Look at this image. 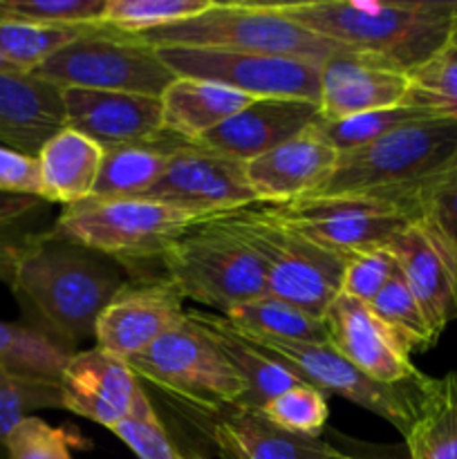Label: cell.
I'll return each instance as SVG.
<instances>
[{
	"instance_id": "17",
	"label": "cell",
	"mask_w": 457,
	"mask_h": 459,
	"mask_svg": "<svg viewBox=\"0 0 457 459\" xmlns=\"http://www.w3.org/2000/svg\"><path fill=\"white\" fill-rule=\"evenodd\" d=\"M341 152L318 124L246 161V179L258 204L282 206L314 195L334 173Z\"/></svg>"
},
{
	"instance_id": "27",
	"label": "cell",
	"mask_w": 457,
	"mask_h": 459,
	"mask_svg": "<svg viewBox=\"0 0 457 459\" xmlns=\"http://www.w3.org/2000/svg\"><path fill=\"white\" fill-rule=\"evenodd\" d=\"M186 143V139H179L164 130L152 142L108 148L103 152L92 200H137V197H143L168 169L173 152Z\"/></svg>"
},
{
	"instance_id": "7",
	"label": "cell",
	"mask_w": 457,
	"mask_h": 459,
	"mask_svg": "<svg viewBox=\"0 0 457 459\" xmlns=\"http://www.w3.org/2000/svg\"><path fill=\"white\" fill-rule=\"evenodd\" d=\"M161 276L184 300L220 316L267 294V269L246 242L218 222V215L188 229L160 260Z\"/></svg>"
},
{
	"instance_id": "31",
	"label": "cell",
	"mask_w": 457,
	"mask_h": 459,
	"mask_svg": "<svg viewBox=\"0 0 457 459\" xmlns=\"http://www.w3.org/2000/svg\"><path fill=\"white\" fill-rule=\"evenodd\" d=\"M49 202L36 195L0 193V281L12 285L21 255L52 231Z\"/></svg>"
},
{
	"instance_id": "38",
	"label": "cell",
	"mask_w": 457,
	"mask_h": 459,
	"mask_svg": "<svg viewBox=\"0 0 457 459\" xmlns=\"http://www.w3.org/2000/svg\"><path fill=\"white\" fill-rule=\"evenodd\" d=\"M108 0H0V22L101 25Z\"/></svg>"
},
{
	"instance_id": "39",
	"label": "cell",
	"mask_w": 457,
	"mask_h": 459,
	"mask_svg": "<svg viewBox=\"0 0 457 459\" xmlns=\"http://www.w3.org/2000/svg\"><path fill=\"white\" fill-rule=\"evenodd\" d=\"M112 433L139 459H186L168 439L151 399L139 388L130 412L112 429Z\"/></svg>"
},
{
	"instance_id": "37",
	"label": "cell",
	"mask_w": 457,
	"mask_h": 459,
	"mask_svg": "<svg viewBox=\"0 0 457 459\" xmlns=\"http://www.w3.org/2000/svg\"><path fill=\"white\" fill-rule=\"evenodd\" d=\"M260 412H263L272 424L287 430V433L316 439H321L325 421L327 417H330L325 394L307 384H298L294 385V388L282 390L280 394L269 399V402L260 408Z\"/></svg>"
},
{
	"instance_id": "11",
	"label": "cell",
	"mask_w": 457,
	"mask_h": 459,
	"mask_svg": "<svg viewBox=\"0 0 457 459\" xmlns=\"http://www.w3.org/2000/svg\"><path fill=\"white\" fill-rule=\"evenodd\" d=\"M160 61L182 79L209 81L255 99H321L323 65L276 54L204 48H155Z\"/></svg>"
},
{
	"instance_id": "26",
	"label": "cell",
	"mask_w": 457,
	"mask_h": 459,
	"mask_svg": "<svg viewBox=\"0 0 457 459\" xmlns=\"http://www.w3.org/2000/svg\"><path fill=\"white\" fill-rule=\"evenodd\" d=\"M186 316L188 321L200 325L202 330H206L213 336L215 343L222 348L231 366L242 377L246 385V394L242 397L240 406L260 411L269 399L280 394L282 390L303 384L287 368H282L280 363L272 361L267 354L260 352L240 330H236L220 314L204 312V309H191V312H186Z\"/></svg>"
},
{
	"instance_id": "34",
	"label": "cell",
	"mask_w": 457,
	"mask_h": 459,
	"mask_svg": "<svg viewBox=\"0 0 457 459\" xmlns=\"http://www.w3.org/2000/svg\"><path fill=\"white\" fill-rule=\"evenodd\" d=\"M213 3L215 0H108L99 22L112 31L134 36L200 16L213 7Z\"/></svg>"
},
{
	"instance_id": "35",
	"label": "cell",
	"mask_w": 457,
	"mask_h": 459,
	"mask_svg": "<svg viewBox=\"0 0 457 459\" xmlns=\"http://www.w3.org/2000/svg\"><path fill=\"white\" fill-rule=\"evenodd\" d=\"M370 307L375 309L376 316L403 341L410 352L415 350H428L430 345L437 343L439 336L430 327L419 300L410 291L408 282L403 281L401 273H394L388 285L376 294Z\"/></svg>"
},
{
	"instance_id": "8",
	"label": "cell",
	"mask_w": 457,
	"mask_h": 459,
	"mask_svg": "<svg viewBox=\"0 0 457 459\" xmlns=\"http://www.w3.org/2000/svg\"><path fill=\"white\" fill-rule=\"evenodd\" d=\"M246 339L272 361L287 368L298 381L321 390L325 397L336 394L375 412L401 435L412 429L435 384L433 377L426 375L408 384H379L358 370L352 361H348L332 343H291V341L254 339V336Z\"/></svg>"
},
{
	"instance_id": "29",
	"label": "cell",
	"mask_w": 457,
	"mask_h": 459,
	"mask_svg": "<svg viewBox=\"0 0 457 459\" xmlns=\"http://www.w3.org/2000/svg\"><path fill=\"white\" fill-rule=\"evenodd\" d=\"M403 439L410 459H457V372L435 379Z\"/></svg>"
},
{
	"instance_id": "1",
	"label": "cell",
	"mask_w": 457,
	"mask_h": 459,
	"mask_svg": "<svg viewBox=\"0 0 457 459\" xmlns=\"http://www.w3.org/2000/svg\"><path fill=\"white\" fill-rule=\"evenodd\" d=\"M130 281L116 260L45 233L21 255L9 287L40 323L39 332L72 352L76 341L94 336Z\"/></svg>"
},
{
	"instance_id": "30",
	"label": "cell",
	"mask_w": 457,
	"mask_h": 459,
	"mask_svg": "<svg viewBox=\"0 0 457 459\" xmlns=\"http://www.w3.org/2000/svg\"><path fill=\"white\" fill-rule=\"evenodd\" d=\"M70 354L36 327L0 321V368L12 375L58 384Z\"/></svg>"
},
{
	"instance_id": "9",
	"label": "cell",
	"mask_w": 457,
	"mask_h": 459,
	"mask_svg": "<svg viewBox=\"0 0 457 459\" xmlns=\"http://www.w3.org/2000/svg\"><path fill=\"white\" fill-rule=\"evenodd\" d=\"M137 379L148 381L193 412H218L236 406L246 385L213 336L186 321L143 352L128 359Z\"/></svg>"
},
{
	"instance_id": "10",
	"label": "cell",
	"mask_w": 457,
	"mask_h": 459,
	"mask_svg": "<svg viewBox=\"0 0 457 459\" xmlns=\"http://www.w3.org/2000/svg\"><path fill=\"white\" fill-rule=\"evenodd\" d=\"M56 88L103 90L161 97L175 74L152 48L133 43L108 27L81 36L34 70Z\"/></svg>"
},
{
	"instance_id": "3",
	"label": "cell",
	"mask_w": 457,
	"mask_h": 459,
	"mask_svg": "<svg viewBox=\"0 0 457 459\" xmlns=\"http://www.w3.org/2000/svg\"><path fill=\"white\" fill-rule=\"evenodd\" d=\"M457 160V121L419 119L339 157L332 178L305 200L357 197L421 213V197Z\"/></svg>"
},
{
	"instance_id": "12",
	"label": "cell",
	"mask_w": 457,
	"mask_h": 459,
	"mask_svg": "<svg viewBox=\"0 0 457 459\" xmlns=\"http://www.w3.org/2000/svg\"><path fill=\"white\" fill-rule=\"evenodd\" d=\"M269 211L309 242L339 255L390 247L399 231L421 215L401 206L357 197L298 200L269 206Z\"/></svg>"
},
{
	"instance_id": "22",
	"label": "cell",
	"mask_w": 457,
	"mask_h": 459,
	"mask_svg": "<svg viewBox=\"0 0 457 459\" xmlns=\"http://www.w3.org/2000/svg\"><path fill=\"white\" fill-rule=\"evenodd\" d=\"M321 119L318 103L303 99H258L197 143L240 161H251Z\"/></svg>"
},
{
	"instance_id": "32",
	"label": "cell",
	"mask_w": 457,
	"mask_h": 459,
	"mask_svg": "<svg viewBox=\"0 0 457 459\" xmlns=\"http://www.w3.org/2000/svg\"><path fill=\"white\" fill-rule=\"evenodd\" d=\"M101 25H27L0 22V54L21 72H34L47 58Z\"/></svg>"
},
{
	"instance_id": "13",
	"label": "cell",
	"mask_w": 457,
	"mask_h": 459,
	"mask_svg": "<svg viewBox=\"0 0 457 459\" xmlns=\"http://www.w3.org/2000/svg\"><path fill=\"white\" fill-rule=\"evenodd\" d=\"M143 197L204 220L258 204L245 161L197 142L173 152L168 169Z\"/></svg>"
},
{
	"instance_id": "40",
	"label": "cell",
	"mask_w": 457,
	"mask_h": 459,
	"mask_svg": "<svg viewBox=\"0 0 457 459\" xmlns=\"http://www.w3.org/2000/svg\"><path fill=\"white\" fill-rule=\"evenodd\" d=\"M83 444L88 442L74 429H54L34 415L18 421L3 439L9 459H72V448Z\"/></svg>"
},
{
	"instance_id": "41",
	"label": "cell",
	"mask_w": 457,
	"mask_h": 459,
	"mask_svg": "<svg viewBox=\"0 0 457 459\" xmlns=\"http://www.w3.org/2000/svg\"><path fill=\"white\" fill-rule=\"evenodd\" d=\"M43 408H63L58 384L27 379L0 368V444L18 421Z\"/></svg>"
},
{
	"instance_id": "20",
	"label": "cell",
	"mask_w": 457,
	"mask_h": 459,
	"mask_svg": "<svg viewBox=\"0 0 457 459\" xmlns=\"http://www.w3.org/2000/svg\"><path fill=\"white\" fill-rule=\"evenodd\" d=\"M408 74L392 63L361 52L339 54L323 65L318 110L323 121L403 106Z\"/></svg>"
},
{
	"instance_id": "6",
	"label": "cell",
	"mask_w": 457,
	"mask_h": 459,
	"mask_svg": "<svg viewBox=\"0 0 457 459\" xmlns=\"http://www.w3.org/2000/svg\"><path fill=\"white\" fill-rule=\"evenodd\" d=\"M227 231L251 247L267 269V294L323 318L339 296L345 255L314 245L282 224L269 206L218 215Z\"/></svg>"
},
{
	"instance_id": "42",
	"label": "cell",
	"mask_w": 457,
	"mask_h": 459,
	"mask_svg": "<svg viewBox=\"0 0 457 459\" xmlns=\"http://www.w3.org/2000/svg\"><path fill=\"white\" fill-rule=\"evenodd\" d=\"M397 272V260H394L390 247L349 254L345 255V272L343 282H341V291L370 305Z\"/></svg>"
},
{
	"instance_id": "24",
	"label": "cell",
	"mask_w": 457,
	"mask_h": 459,
	"mask_svg": "<svg viewBox=\"0 0 457 459\" xmlns=\"http://www.w3.org/2000/svg\"><path fill=\"white\" fill-rule=\"evenodd\" d=\"M103 148L72 128L54 134L36 155L40 197L49 204L72 206L92 197Z\"/></svg>"
},
{
	"instance_id": "25",
	"label": "cell",
	"mask_w": 457,
	"mask_h": 459,
	"mask_svg": "<svg viewBox=\"0 0 457 459\" xmlns=\"http://www.w3.org/2000/svg\"><path fill=\"white\" fill-rule=\"evenodd\" d=\"M160 99L164 130L186 142H200L206 133L258 101L224 85L182 76H175Z\"/></svg>"
},
{
	"instance_id": "36",
	"label": "cell",
	"mask_w": 457,
	"mask_h": 459,
	"mask_svg": "<svg viewBox=\"0 0 457 459\" xmlns=\"http://www.w3.org/2000/svg\"><path fill=\"white\" fill-rule=\"evenodd\" d=\"M419 119H430V117L426 112L415 110V108L397 106L385 108V110L363 112V115L348 117V119L341 121L318 119L316 124L321 133L327 137V142L343 155V152H352L358 151V148L370 146V143L379 142V139H384L392 130Z\"/></svg>"
},
{
	"instance_id": "16",
	"label": "cell",
	"mask_w": 457,
	"mask_h": 459,
	"mask_svg": "<svg viewBox=\"0 0 457 459\" xmlns=\"http://www.w3.org/2000/svg\"><path fill=\"white\" fill-rule=\"evenodd\" d=\"M323 321L330 343L379 384L397 385L424 377L412 363L410 350L363 300L339 291Z\"/></svg>"
},
{
	"instance_id": "2",
	"label": "cell",
	"mask_w": 457,
	"mask_h": 459,
	"mask_svg": "<svg viewBox=\"0 0 457 459\" xmlns=\"http://www.w3.org/2000/svg\"><path fill=\"white\" fill-rule=\"evenodd\" d=\"M327 40L379 56L408 74L448 48L457 25V0H314L267 3Z\"/></svg>"
},
{
	"instance_id": "15",
	"label": "cell",
	"mask_w": 457,
	"mask_h": 459,
	"mask_svg": "<svg viewBox=\"0 0 457 459\" xmlns=\"http://www.w3.org/2000/svg\"><path fill=\"white\" fill-rule=\"evenodd\" d=\"M184 299L164 276L130 281L101 314L94 330L97 345L128 361L155 341L186 325Z\"/></svg>"
},
{
	"instance_id": "14",
	"label": "cell",
	"mask_w": 457,
	"mask_h": 459,
	"mask_svg": "<svg viewBox=\"0 0 457 459\" xmlns=\"http://www.w3.org/2000/svg\"><path fill=\"white\" fill-rule=\"evenodd\" d=\"M399 273L419 300L435 334L457 318V249L424 213L390 242Z\"/></svg>"
},
{
	"instance_id": "23",
	"label": "cell",
	"mask_w": 457,
	"mask_h": 459,
	"mask_svg": "<svg viewBox=\"0 0 457 459\" xmlns=\"http://www.w3.org/2000/svg\"><path fill=\"white\" fill-rule=\"evenodd\" d=\"M209 417V435L220 459H325L330 444L316 437L287 433L255 408L236 406Z\"/></svg>"
},
{
	"instance_id": "21",
	"label": "cell",
	"mask_w": 457,
	"mask_h": 459,
	"mask_svg": "<svg viewBox=\"0 0 457 459\" xmlns=\"http://www.w3.org/2000/svg\"><path fill=\"white\" fill-rule=\"evenodd\" d=\"M65 126L61 88L34 72H0V146L36 157Z\"/></svg>"
},
{
	"instance_id": "47",
	"label": "cell",
	"mask_w": 457,
	"mask_h": 459,
	"mask_svg": "<svg viewBox=\"0 0 457 459\" xmlns=\"http://www.w3.org/2000/svg\"><path fill=\"white\" fill-rule=\"evenodd\" d=\"M448 45H453V48H457V25H455V30H453V36H451V43Z\"/></svg>"
},
{
	"instance_id": "48",
	"label": "cell",
	"mask_w": 457,
	"mask_h": 459,
	"mask_svg": "<svg viewBox=\"0 0 457 459\" xmlns=\"http://www.w3.org/2000/svg\"><path fill=\"white\" fill-rule=\"evenodd\" d=\"M188 459V457H186ZM193 459H200V457H193Z\"/></svg>"
},
{
	"instance_id": "44",
	"label": "cell",
	"mask_w": 457,
	"mask_h": 459,
	"mask_svg": "<svg viewBox=\"0 0 457 459\" xmlns=\"http://www.w3.org/2000/svg\"><path fill=\"white\" fill-rule=\"evenodd\" d=\"M0 193L40 197L39 161L12 148L0 146Z\"/></svg>"
},
{
	"instance_id": "19",
	"label": "cell",
	"mask_w": 457,
	"mask_h": 459,
	"mask_svg": "<svg viewBox=\"0 0 457 459\" xmlns=\"http://www.w3.org/2000/svg\"><path fill=\"white\" fill-rule=\"evenodd\" d=\"M63 101L67 128L85 134L103 151L152 142L164 133L160 97L67 88Z\"/></svg>"
},
{
	"instance_id": "5",
	"label": "cell",
	"mask_w": 457,
	"mask_h": 459,
	"mask_svg": "<svg viewBox=\"0 0 457 459\" xmlns=\"http://www.w3.org/2000/svg\"><path fill=\"white\" fill-rule=\"evenodd\" d=\"M204 218L146 200H85L65 206L54 220L52 236L99 251L139 276V264L160 263L161 255Z\"/></svg>"
},
{
	"instance_id": "4",
	"label": "cell",
	"mask_w": 457,
	"mask_h": 459,
	"mask_svg": "<svg viewBox=\"0 0 457 459\" xmlns=\"http://www.w3.org/2000/svg\"><path fill=\"white\" fill-rule=\"evenodd\" d=\"M119 34V31H116ZM143 48H204L276 54L325 65L339 54L354 52L305 30L267 3H213L204 13L143 34H119Z\"/></svg>"
},
{
	"instance_id": "45",
	"label": "cell",
	"mask_w": 457,
	"mask_h": 459,
	"mask_svg": "<svg viewBox=\"0 0 457 459\" xmlns=\"http://www.w3.org/2000/svg\"><path fill=\"white\" fill-rule=\"evenodd\" d=\"M325 459H363V457H357V455H348V453H341V451H336L334 446H330V451H327Z\"/></svg>"
},
{
	"instance_id": "33",
	"label": "cell",
	"mask_w": 457,
	"mask_h": 459,
	"mask_svg": "<svg viewBox=\"0 0 457 459\" xmlns=\"http://www.w3.org/2000/svg\"><path fill=\"white\" fill-rule=\"evenodd\" d=\"M403 106L426 112L435 119L457 121V48L448 45L408 72Z\"/></svg>"
},
{
	"instance_id": "18",
	"label": "cell",
	"mask_w": 457,
	"mask_h": 459,
	"mask_svg": "<svg viewBox=\"0 0 457 459\" xmlns=\"http://www.w3.org/2000/svg\"><path fill=\"white\" fill-rule=\"evenodd\" d=\"M58 388L63 411L112 430L130 412L142 385L125 359L97 345L70 354L58 379Z\"/></svg>"
},
{
	"instance_id": "43",
	"label": "cell",
	"mask_w": 457,
	"mask_h": 459,
	"mask_svg": "<svg viewBox=\"0 0 457 459\" xmlns=\"http://www.w3.org/2000/svg\"><path fill=\"white\" fill-rule=\"evenodd\" d=\"M421 213L433 220L457 249V160L424 193Z\"/></svg>"
},
{
	"instance_id": "28",
	"label": "cell",
	"mask_w": 457,
	"mask_h": 459,
	"mask_svg": "<svg viewBox=\"0 0 457 459\" xmlns=\"http://www.w3.org/2000/svg\"><path fill=\"white\" fill-rule=\"evenodd\" d=\"M233 327L245 332L254 339L291 341V343H330V334L323 318L312 316L291 303L276 296H260V299L242 303L224 314Z\"/></svg>"
},
{
	"instance_id": "46",
	"label": "cell",
	"mask_w": 457,
	"mask_h": 459,
	"mask_svg": "<svg viewBox=\"0 0 457 459\" xmlns=\"http://www.w3.org/2000/svg\"><path fill=\"white\" fill-rule=\"evenodd\" d=\"M0 72H21V70H16V67H13L12 63L4 61L3 54H0Z\"/></svg>"
}]
</instances>
